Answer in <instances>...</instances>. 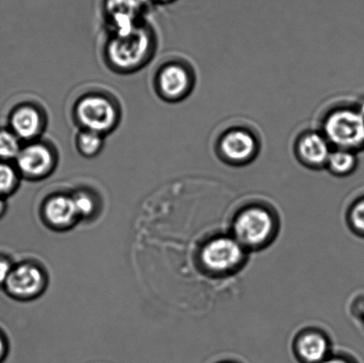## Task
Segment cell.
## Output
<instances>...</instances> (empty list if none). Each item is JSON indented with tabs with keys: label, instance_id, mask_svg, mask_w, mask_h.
<instances>
[{
	"label": "cell",
	"instance_id": "6da1fadb",
	"mask_svg": "<svg viewBox=\"0 0 364 363\" xmlns=\"http://www.w3.org/2000/svg\"><path fill=\"white\" fill-rule=\"evenodd\" d=\"M156 48L155 31L144 21L130 30L110 34L103 58L114 72L128 75L144 69L154 57Z\"/></svg>",
	"mask_w": 364,
	"mask_h": 363
},
{
	"label": "cell",
	"instance_id": "7a4b0ae2",
	"mask_svg": "<svg viewBox=\"0 0 364 363\" xmlns=\"http://www.w3.org/2000/svg\"><path fill=\"white\" fill-rule=\"evenodd\" d=\"M122 110L119 102L105 92H85L73 107V119L80 130L107 136L119 127Z\"/></svg>",
	"mask_w": 364,
	"mask_h": 363
},
{
	"label": "cell",
	"instance_id": "3957f363",
	"mask_svg": "<svg viewBox=\"0 0 364 363\" xmlns=\"http://www.w3.org/2000/svg\"><path fill=\"white\" fill-rule=\"evenodd\" d=\"M323 134L331 147L356 152L364 148V114L348 107L334 109L323 121Z\"/></svg>",
	"mask_w": 364,
	"mask_h": 363
},
{
	"label": "cell",
	"instance_id": "277c9868",
	"mask_svg": "<svg viewBox=\"0 0 364 363\" xmlns=\"http://www.w3.org/2000/svg\"><path fill=\"white\" fill-rule=\"evenodd\" d=\"M277 222L269 210L250 206L235 217L233 236L247 250L263 248L276 234Z\"/></svg>",
	"mask_w": 364,
	"mask_h": 363
},
{
	"label": "cell",
	"instance_id": "5b68a950",
	"mask_svg": "<svg viewBox=\"0 0 364 363\" xmlns=\"http://www.w3.org/2000/svg\"><path fill=\"white\" fill-rule=\"evenodd\" d=\"M246 251L232 236H217L203 245L200 261L207 271L214 275H226L244 262Z\"/></svg>",
	"mask_w": 364,
	"mask_h": 363
},
{
	"label": "cell",
	"instance_id": "8992f818",
	"mask_svg": "<svg viewBox=\"0 0 364 363\" xmlns=\"http://www.w3.org/2000/svg\"><path fill=\"white\" fill-rule=\"evenodd\" d=\"M59 163L58 151L51 142L43 139L23 143L14 163L21 177L41 180L51 175Z\"/></svg>",
	"mask_w": 364,
	"mask_h": 363
},
{
	"label": "cell",
	"instance_id": "52a82bcc",
	"mask_svg": "<svg viewBox=\"0 0 364 363\" xmlns=\"http://www.w3.org/2000/svg\"><path fill=\"white\" fill-rule=\"evenodd\" d=\"M194 77L185 63L178 60L162 64L156 71L154 88L156 94L166 102L183 101L191 94Z\"/></svg>",
	"mask_w": 364,
	"mask_h": 363
},
{
	"label": "cell",
	"instance_id": "ba28073f",
	"mask_svg": "<svg viewBox=\"0 0 364 363\" xmlns=\"http://www.w3.org/2000/svg\"><path fill=\"white\" fill-rule=\"evenodd\" d=\"M45 109L37 103H20L9 115V128L23 143L42 139L48 123Z\"/></svg>",
	"mask_w": 364,
	"mask_h": 363
},
{
	"label": "cell",
	"instance_id": "9c48e42d",
	"mask_svg": "<svg viewBox=\"0 0 364 363\" xmlns=\"http://www.w3.org/2000/svg\"><path fill=\"white\" fill-rule=\"evenodd\" d=\"M258 148L255 134L242 128L228 131L220 138L219 143L221 158L235 166L251 162L255 158Z\"/></svg>",
	"mask_w": 364,
	"mask_h": 363
},
{
	"label": "cell",
	"instance_id": "30bf717a",
	"mask_svg": "<svg viewBox=\"0 0 364 363\" xmlns=\"http://www.w3.org/2000/svg\"><path fill=\"white\" fill-rule=\"evenodd\" d=\"M142 0H105V21L112 33H119L144 23Z\"/></svg>",
	"mask_w": 364,
	"mask_h": 363
},
{
	"label": "cell",
	"instance_id": "8fae6325",
	"mask_svg": "<svg viewBox=\"0 0 364 363\" xmlns=\"http://www.w3.org/2000/svg\"><path fill=\"white\" fill-rule=\"evenodd\" d=\"M331 151L330 142L318 131H306L296 142V155L299 162L309 168L326 166Z\"/></svg>",
	"mask_w": 364,
	"mask_h": 363
},
{
	"label": "cell",
	"instance_id": "7c38bea8",
	"mask_svg": "<svg viewBox=\"0 0 364 363\" xmlns=\"http://www.w3.org/2000/svg\"><path fill=\"white\" fill-rule=\"evenodd\" d=\"M294 354L299 363H322L331 354V343L319 330H305L295 340Z\"/></svg>",
	"mask_w": 364,
	"mask_h": 363
},
{
	"label": "cell",
	"instance_id": "4fadbf2b",
	"mask_svg": "<svg viewBox=\"0 0 364 363\" xmlns=\"http://www.w3.org/2000/svg\"><path fill=\"white\" fill-rule=\"evenodd\" d=\"M41 270L31 265H21L12 270L6 286L11 293L17 297L28 298L37 294L43 287Z\"/></svg>",
	"mask_w": 364,
	"mask_h": 363
},
{
	"label": "cell",
	"instance_id": "5bb4252c",
	"mask_svg": "<svg viewBox=\"0 0 364 363\" xmlns=\"http://www.w3.org/2000/svg\"><path fill=\"white\" fill-rule=\"evenodd\" d=\"M46 217L53 225L69 226L77 216L73 197L59 195L50 198L45 208Z\"/></svg>",
	"mask_w": 364,
	"mask_h": 363
},
{
	"label": "cell",
	"instance_id": "9a60e30c",
	"mask_svg": "<svg viewBox=\"0 0 364 363\" xmlns=\"http://www.w3.org/2000/svg\"><path fill=\"white\" fill-rule=\"evenodd\" d=\"M105 136L87 130H80L75 137V147L85 158H97L105 148Z\"/></svg>",
	"mask_w": 364,
	"mask_h": 363
},
{
	"label": "cell",
	"instance_id": "2e32d148",
	"mask_svg": "<svg viewBox=\"0 0 364 363\" xmlns=\"http://www.w3.org/2000/svg\"><path fill=\"white\" fill-rule=\"evenodd\" d=\"M326 166L333 175L348 176L356 169L358 156L354 151L334 148L331 152Z\"/></svg>",
	"mask_w": 364,
	"mask_h": 363
},
{
	"label": "cell",
	"instance_id": "e0dca14e",
	"mask_svg": "<svg viewBox=\"0 0 364 363\" xmlns=\"http://www.w3.org/2000/svg\"><path fill=\"white\" fill-rule=\"evenodd\" d=\"M23 145V142L9 127L0 128V161L14 163Z\"/></svg>",
	"mask_w": 364,
	"mask_h": 363
},
{
	"label": "cell",
	"instance_id": "ac0fdd59",
	"mask_svg": "<svg viewBox=\"0 0 364 363\" xmlns=\"http://www.w3.org/2000/svg\"><path fill=\"white\" fill-rule=\"evenodd\" d=\"M20 178L13 162L0 161V195L12 193L19 184Z\"/></svg>",
	"mask_w": 364,
	"mask_h": 363
},
{
	"label": "cell",
	"instance_id": "d6986e66",
	"mask_svg": "<svg viewBox=\"0 0 364 363\" xmlns=\"http://www.w3.org/2000/svg\"><path fill=\"white\" fill-rule=\"evenodd\" d=\"M348 222L353 233L364 238V195L355 199L349 207Z\"/></svg>",
	"mask_w": 364,
	"mask_h": 363
},
{
	"label": "cell",
	"instance_id": "ffe728a7",
	"mask_svg": "<svg viewBox=\"0 0 364 363\" xmlns=\"http://www.w3.org/2000/svg\"><path fill=\"white\" fill-rule=\"evenodd\" d=\"M73 197L75 210L77 215L87 216L94 212L95 202L90 194L81 190L74 194Z\"/></svg>",
	"mask_w": 364,
	"mask_h": 363
},
{
	"label": "cell",
	"instance_id": "44dd1931",
	"mask_svg": "<svg viewBox=\"0 0 364 363\" xmlns=\"http://www.w3.org/2000/svg\"><path fill=\"white\" fill-rule=\"evenodd\" d=\"M322 363H358L355 359L346 354H331L329 357Z\"/></svg>",
	"mask_w": 364,
	"mask_h": 363
},
{
	"label": "cell",
	"instance_id": "7402d4cb",
	"mask_svg": "<svg viewBox=\"0 0 364 363\" xmlns=\"http://www.w3.org/2000/svg\"><path fill=\"white\" fill-rule=\"evenodd\" d=\"M12 266L6 261H0V283H6L12 272Z\"/></svg>",
	"mask_w": 364,
	"mask_h": 363
},
{
	"label": "cell",
	"instance_id": "603a6c76",
	"mask_svg": "<svg viewBox=\"0 0 364 363\" xmlns=\"http://www.w3.org/2000/svg\"><path fill=\"white\" fill-rule=\"evenodd\" d=\"M358 308L360 321H361L363 325L364 326V298L360 300Z\"/></svg>",
	"mask_w": 364,
	"mask_h": 363
},
{
	"label": "cell",
	"instance_id": "cb8c5ba5",
	"mask_svg": "<svg viewBox=\"0 0 364 363\" xmlns=\"http://www.w3.org/2000/svg\"><path fill=\"white\" fill-rule=\"evenodd\" d=\"M144 1V0H142ZM148 1L155 4H160V5H166V4L173 3L176 0H148Z\"/></svg>",
	"mask_w": 364,
	"mask_h": 363
},
{
	"label": "cell",
	"instance_id": "d4e9b609",
	"mask_svg": "<svg viewBox=\"0 0 364 363\" xmlns=\"http://www.w3.org/2000/svg\"><path fill=\"white\" fill-rule=\"evenodd\" d=\"M4 208H5V202H4L3 197L0 195V213L3 212Z\"/></svg>",
	"mask_w": 364,
	"mask_h": 363
},
{
	"label": "cell",
	"instance_id": "484cf974",
	"mask_svg": "<svg viewBox=\"0 0 364 363\" xmlns=\"http://www.w3.org/2000/svg\"><path fill=\"white\" fill-rule=\"evenodd\" d=\"M4 351V344L3 341L1 340V337H0V357H1Z\"/></svg>",
	"mask_w": 364,
	"mask_h": 363
},
{
	"label": "cell",
	"instance_id": "4316f807",
	"mask_svg": "<svg viewBox=\"0 0 364 363\" xmlns=\"http://www.w3.org/2000/svg\"><path fill=\"white\" fill-rule=\"evenodd\" d=\"M220 363H235V362H220Z\"/></svg>",
	"mask_w": 364,
	"mask_h": 363
}]
</instances>
